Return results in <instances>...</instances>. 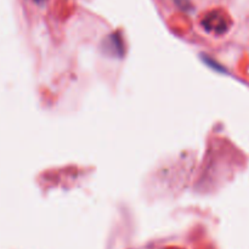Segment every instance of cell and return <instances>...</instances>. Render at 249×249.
Listing matches in <instances>:
<instances>
[{
    "label": "cell",
    "instance_id": "cell-1",
    "mask_svg": "<svg viewBox=\"0 0 249 249\" xmlns=\"http://www.w3.org/2000/svg\"><path fill=\"white\" fill-rule=\"evenodd\" d=\"M202 26L208 32H213L216 34H224L229 29L228 18L221 12L214 11L207 15L202 19Z\"/></svg>",
    "mask_w": 249,
    "mask_h": 249
},
{
    "label": "cell",
    "instance_id": "cell-2",
    "mask_svg": "<svg viewBox=\"0 0 249 249\" xmlns=\"http://www.w3.org/2000/svg\"><path fill=\"white\" fill-rule=\"evenodd\" d=\"M36 1H44V0H36Z\"/></svg>",
    "mask_w": 249,
    "mask_h": 249
}]
</instances>
